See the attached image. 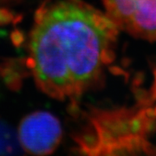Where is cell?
Here are the masks:
<instances>
[{
    "label": "cell",
    "mask_w": 156,
    "mask_h": 156,
    "mask_svg": "<svg viewBox=\"0 0 156 156\" xmlns=\"http://www.w3.org/2000/svg\"><path fill=\"white\" fill-rule=\"evenodd\" d=\"M28 65L46 94L76 96L94 83L102 63L111 62L108 44L115 23L79 1L69 0L36 14Z\"/></svg>",
    "instance_id": "1"
},
{
    "label": "cell",
    "mask_w": 156,
    "mask_h": 156,
    "mask_svg": "<svg viewBox=\"0 0 156 156\" xmlns=\"http://www.w3.org/2000/svg\"><path fill=\"white\" fill-rule=\"evenodd\" d=\"M61 123L51 113L37 111L25 116L18 128L22 147L30 154L46 155L53 153L61 142Z\"/></svg>",
    "instance_id": "2"
},
{
    "label": "cell",
    "mask_w": 156,
    "mask_h": 156,
    "mask_svg": "<svg viewBox=\"0 0 156 156\" xmlns=\"http://www.w3.org/2000/svg\"><path fill=\"white\" fill-rule=\"evenodd\" d=\"M113 22L134 36L156 40V0H104Z\"/></svg>",
    "instance_id": "3"
},
{
    "label": "cell",
    "mask_w": 156,
    "mask_h": 156,
    "mask_svg": "<svg viewBox=\"0 0 156 156\" xmlns=\"http://www.w3.org/2000/svg\"><path fill=\"white\" fill-rule=\"evenodd\" d=\"M20 19V16L15 15L12 11L5 8H0V25L15 23Z\"/></svg>",
    "instance_id": "4"
},
{
    "label": "cell",
    "mask_w": 156,
    "mask_h": 156,
    "mask_svg": "<svg viewBox=\"0 0 156 156\" xmlns=\"http://www.w3.org/2000/svg\"><path fill=\"white\" fill-rule=\"evenodd\" d=\"M11 42L13 43V44L15 45V46H19V45H21L23 43L24 36H23L22 31H20L18 30H14L11 33Z\"/></svg>",
    "instance_id": "5"
}]
</instances>
